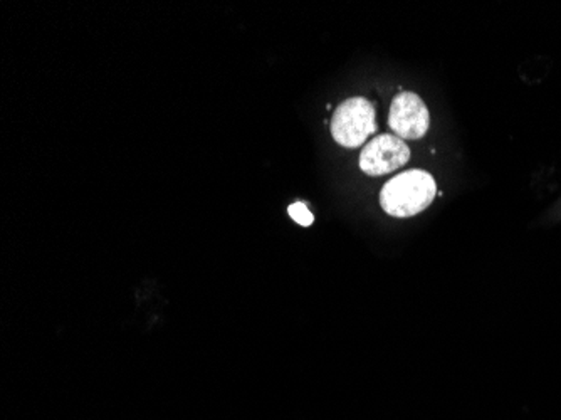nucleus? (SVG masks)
Here are the masks:
<instances>
[{"label": "nucleus", "instance_id": "nucleus-1", "mask_svg": "<svg viewBox=\"0 0 561 420\" xmlns=\"http://www.w3.org/2000/svg\"><path fill=\"white\" fill-rule=\"evenodd\" d=\"M437 193L426 170H407L387 182L380 193L382 209L391 217H412L426 210Z\"/></svg>", "mask_w": 561, "mask_h": 420}, {"label": "nucleus", "instance_id": "nucleus-2", "mask_svg": "<svg viewBox=\"0 0 561 420\" xmlns=\"http://www.w3.org/2000/svg\"><path fill=\"white\" fill-rule=\"evenodd\" d=\"M377 132L375 107L365 98H350L333 113L331 136L345 148H358Z\"/></svg>", "mask_w": 561, "mask_h": 420}, {"label": "nucleus", "instance_id": "nucleus-3", "mask_svg": "<svg viewBox=\"0 0 561 420\" xmlns=\"http://www.w3.org/2000/svg\"><path fill=\"white\" fill-rule=\"evenodd\" d=\"M410 158V150L395 135H380L363 146L360 168L370 177H380L403 167Z\"/></svg>", "mask_w": 561, "mask_h": 420}, {"label": "nucleus", "instance_id": "nucleus-4", "mask_svg": "<svg viewBox=\"0 0 561 420\" xmlns=\"http://www.w3.org/2000/svg\"><path fill=\"white\" fill-rule=\"evenodd\" d=\"M389 125L395 136L402 140H420L428 130L430 117L424 99L403 91L391 101Z\"/></svg>", "mask_w": 561, "mask_h": 420}, {"label": "nucleus", "instance_id": "nucleus-5", "mask_svg": "<svg viewBox=\"0 0 561 420\" xmlns=\"http://www.w3.org/2000/svg\"><path fill=\"white\" fill-rule=\"evenodd\" d=\"M288 212H290V216L293 220H296L299 226H311L313 224V220H315V217L313 214L308 210V207L305 204H301V202H296V204H291L288 207Z\"/></svg>", "mask_w": 561, "mask_h": 420}]
</instances>
